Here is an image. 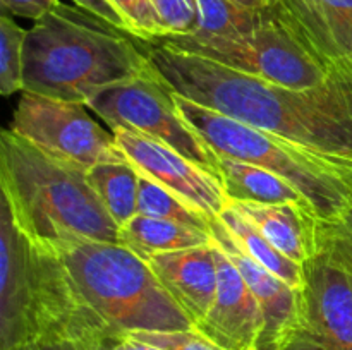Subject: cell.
<instances>
[{
    "instance_id": "obj_1",
    "label": "cell",
    "mask_w": 352,
    "mask_h": 350,
    "mask_svg": "<svg viewBox=\"0 0 352 350\" xmlns=\"http://www.w3.org/2000/svg\"><path fill=\"white\" fill-rule=\"evenodd\" d=\"M141 41L148 60L182 98L330 156L352 160V71L294 89L196 55Z\"/></svg>"
},
{
    "instance_id": "obj_2",
    "label": "cell",
    "mask_w": 352,
    "mask_h": 350,
    "mask_svg": "<svg viewBox=\"0 0 352 350\" xmlns=\"http://www.w3.org/2000/svg\"><path fill=\"white\" fill-rule=\"evenodd\" d=\"M0 189L17 229L40 249L79 242L120 244L88 170L45 153L7 129L0 137Z\"/></svg>"
},
{
    "instance_id": "obj_3",
    "label": "cell",
    "mask_w": 352,
    "mask_h": 350,
    "mask_svg": "<svg viewBox=\"0 0 352 350\" xmlns=\"http://www.w3.org/2000/svg\"><path fill=\"white\" fill-rule=\"evenodd\" d=\"M151 67L140 38L60 3L28 30L23 91L85 103Z\"/></svg>"
},
{
    "instance_id": "obj_4",
    "label": "cell",
    "mask_w": 352,
    "mask_h": 350,
    "mask_svg": "<svg viewBox=\"0 0 352 350\" xmlns=\"http://www.w3.org/2000/svg\"><path fill=\"white\" fill-rule=\"evenodd\" d=\"M109 331L81 307L60 257L34 246L0 202V350Z\"/></svg>"
},
{
    "instance_id": "obj_5",
    "label": "cell",
    "mask_w": 352,
    "mask_h": 350,
    "mask_svg": "<svg viewBox=\"0 0 352 350\" xmlns=\"http://www.w3.org/2000/svg\"><path fill=\"white\" fill-rule=\"evenodd\" d=\"M85 311L109 331H175L191 319L162 287L150 264L120 244L79 242L57 250Z\"/></svg>"
},
{
    "instance_id": "obj_6",
    "label": "cell",
    "mask_w": 352,
    "mask_h": 350,
    "mask_svg": "<svg viewBox=\"0 0 352 350\" xmlns=\"http://www.w3.org/2000/svg\"><path fill=\"white\" fill-rule=\"evenodd\" d=\"M174 98L189 126L219 156L246 161L282 177L308 199L318 218H336L352 202V160L248 126L175 91Z\"/></svg>"
},
{
    "instance_id": "obj_7",
    "label": "cell",
    "mask_w": 352,
    "mask_h": 350,
    "mask_svg": "<svg viewBox=\"0 0 352 350\" xmlns=\"http://www.w3.org/2000/svg\"><path fill=\"white\" fill-rule=\"evenodd\" d=\"M151 41L294 89L323 86L336 71L320 60L289 30L274 7L270 17L250 33L229 36L203 33L167 34Z\"/></svg>"
},
{
    "instance_id": "obj_8",
    "label": "cell",
    "mask_w": 352,
    "mask_h": 350,
    "mask_svg": "<svg viewBox=\"0 0 352 350\" xmlns=\"http://www.w3.org/2000/svg\"><path fill=\"white\" fill-rule=\"evenodd\" d=\"M86 106L110 129L124 127L150 136L220 178V156L189 126L174 98V89L151 65L129 81L100 89Z\"/></svg>"
},
{
    "instance_id": "obj_9",
    "label": "cell",
    "mask_w": 352,
    "mask_h": 350,
    "mask_svg": "<svg viewBox=\"0 0 352 350\" xmlns=\"http://www.w3.org/2000/svg\"><path fill=\"white\" fill-rule=\"evenodd\" d=\"M85 103L23 91L9 129L45 153L89 170L103 161L124 160L113 132L103 129Z\"/></svg>"
},
{
    "instance_id": "obj_10",
    "label": "cell",
    "mask_w": 352,
    "mask_h": 350,
    "mask_svg": "<svg viewBox=\"0 0 352 350\" xmlns=\"http://www.w3.org/2000/svg\"><path fill=\"white\" fill-rule=\"evenodd\" d=\"M302 266L296 318L280 350H352V275L322 253Z\"/></svg>"
},
{
    "instance_id": "obj_11",
    "label": "cell",
    "mask_w": 352,
    "mask_h": 350,
    "mask_svg": "<svg viewBox=\"0 0 352 350\" xmlns=\"http://www.w3.org/2000/svg\"><path fill=\"white\" fill-rule=\"evenodd\" d=\"M112 132L117 146L141 174L157 180L208 218H217L232 205L219 177L174 148L124 127Z\"/></svg>"
},
{
    "instance_id": "obj_12",
    "label": "cell",
    "mask_w": 352,
    "mask_h": 350,
    "mask_svg": "<svg viewBox=\"0 0 352 350\" xmlns=\"http://www.w3.org/2000/svg\"><path fill=\"white\" fill-rule=\"evenodd\" d=\"M215 253L219 270L215 301L195 328L227 350H258L263 329L260 304L236 264L217 244Z\"/></svg>"
},
{
    "instance_id": "obj_13",
    "label": "cell",
    "mask_w": 352,
    "mask_h": 350,
    "mask_svg": "<svg viewBox=\"0 0 352 350\" xmlns=\"http://www.w3.org/2000/svg\"><path fill=\"white\" fill-rule=\"evenodd\" d=\"M272 7L320 60L352 71V0H274Z\"/></svg>"
},
{
    "instance_id": "obj_14",
    "label": "cell",
    "mask_w": 352,
    "mask_h": 350,
    "mask_svg": "<svg viewBox=\"0 0 352 350\" xmlns=\"http://www.w3.org/2000/svg\"><path fill=\"white\" fill-rule=\"evenodd\" d=\"M210 233H212L213 242L236 264L260 304L261 314H263V329H261L258 350H280L294 323L296 309H298V292L289 287L277 275L256 263L239 246L232 233L220 222L219 216L210 220Z\"/></svg>"
},
{
    "instance_id": "obj_15",
    "label": "cell",
    "mask_w": 352,
    "mask_h": 350,
    "mask_svg": "<svg viewBox=\"0 0 352 350\" xmlns=\"http://www.w3.org/2000/svg\"><path fill=\"white\" fill-rule=\"evenodd\" d=\"M148 264L192 326L198 325L215 301L219 283L215 244L157 254Z\"/></svg>"
},
{
    "instance_id": "obj_16",
    "label": "cell",
    "mask_w": 352,
    "mask_h": 350,
    "mask_svg": "<svg viewBox=\"0 0 352 350\" xmlns=\"http://www.w3.org/2000/svg\"><path fill=\"white\" fill-rule=\"evenodd\" d=\"M244 216L289 259L305 264L318 254L316 242V213L296 202L284 205H256L232 202Z\"/></svg>"
},
{
    "instance_id": "obj_17",
    "label": "cell",
    "mask_w": 352,
    "mask_h": 350,
    "mask_svg": "<svg viewBox=\"0 0 352 350\" xmlns=\"http://www.w3.org/2000/svg\"><path fill=\"white\" fill-rule=\"evenodd\" d=\"M220 182L232 202H256V205L296 202L311 208L308 199L294 185L278 175L246 161L220 156Z\"/></svg>"
},
{
    "instance_id": "obj_18",
    "label": "cell",
    "mask_w": 352,
    "mask_h": 350,
    "mask_svg": "<svg viewBox=\"0 0 352 350\" xmlns=\"http://www.w3.org/2000/svg\"><path fill=\"white\" fill-rule=\"evenodd\" d=\"M120 246L127 247L143 261L157 254L212 244V233L205 230L181 225L170 220L136 215L119 230Z\"/></svg>"
},
{
    "instance_id": "obj_19",
    "label": "cell",
    "mask_w": 352,
    "mask_h": 350,
    "mask_svg": "<svg viewBox=\"0 0 352 350\" xmlns=\"http://www.w3.org/2000/svg\"><path fill=\"white\" fill-rule=\"evenodd\" d=\"M140 170L127 158L103 161L88 170V180L119 226L138 215Z\"/></svg>"
},
{
    "instance_id": "obj_20",
    "label": "cell",
    "mask_w": 352,
    "mask_h": 350,
    "mask_svg": "<svg viewBox=\"0 0 352 350\" xmlns=\"http://www.w3.org/2000/svg\"><path fill=\"white\" fill-rule=\"evenodd\" d=\"M220 222L226 225L234 235V239L239 242V246L253 257L256 263L267 268L274 275H277L280 280H284L289 287L298 290L302 283V277H305V266L296 261L289 259L285 254L275 246H272L270 240L254 226L248 216H244L239 209L234 205H230L222 215L219 216Z\"/></svg>"
},
{
    "instance_id": "obj_21",
    "label": "cell",
    "mask_w": 352,
    "mask_h": 350,
    "mask_svg": "<svg viewBox=\"0 0 352 350\" xmlns=\"http://www.w3.org/2000/svg\"><path fill=\"white\" fill-rule=\"evenodd\" d=\"M199 21L195 33L203 34H229L250 33L260 27L270 17L268 9H250L232 0H198Z\"/></svg>"
},
{
    "instance_id": "obj_22",
    "label": "cell",
    "mask_w": 352,
    "mask_h": 350,
    "mask_svg": "<svg viewBox=\"0 0 352 350\" xmlns=\"http://www.w3.org/2000/svg\"><path fill=\"white\" fill-rule=\"evenodd\" d=\"M138 215L170 220V222L205 230V232H210V220H212L144 174L140 175Z\"/></svg>"
},
{
    "instance_id": "obj_23",
    "label": "cell",
    "mask_w": 352,
    "mask_h": 350,
    "mask_svg": "<svg viewBox=\"0 0 352 350\" xmlns=\"http://www.w3.org/2000/svg\"><path fill=\"white\" fill-rule=\"evenodd\" d=\"M28 30L21 27L12 16L0 17V93L10 96L24 88V43Z\"/></svg>"
},
{
    "instance_id": "obj_24",
    "label": "cell",
    "mask_w": 352,
    "mask_h": 350,
    "mask_svg": "<svg viewBox=\"0 0 352 350\" xmlns=\"http://www.w3.org/2000/svg\"><path fill=\"white\" fill-rule=\"evenodd\" d=\"M318 253L352 275V202L332 220L316 218Z\"/></svg>"
},
{
    "instance_id": "obj_25",
    "label": "cell",
    "mask_w": 352,
    "mask_h": 350,
    "mask_svg": "<svg viewBox=\"0 0 352 350\" xmlns=\"http://www.w3.org/2000/svg\"><path fill=\"white\" fill-rule=\"evenodd\" d=\"M110 2L126 21L127 31L133 36L151 41L167 34L151 0H110Z\"/></svg>"
},
{
    "instance_id": "obj_26",
    "label": "cell",
    "mask_w": 352,
    "mask_h": 350,
    "mask_svg": "<svg viewBox=\"0 0 352 350\" xmlns=\"http://www.w3.org/2000/svg\"><path fill=\"white\" fill-rule=\"evenodd\" d=\"M127 335L162 350H227L198 331L195 326L175 331H134Z\"/></svg>"
},
{
    "instance_id": "obj_27",
    "label": "cell",
    "mask_w": 352,
    "mask_h": 350,
    "mask_svg": "<svg viewBox=\"0 0 352 350\" xmlns=\"http://www.w3.org/2000/svg\"><path fill=\"white\" fill-rule=\"evenodd\" d=\"M151 3L167 34H189L198 30V0H151Z\"/></svg>"
},
{
    "instance_id": "obj_28",
    "label": "cell",
    "mask_w": 352,
    "mask_h": 350,
    "mask_svg": "<svg viewBox=\"0 0 352 350\" xmlns=\"http://www.w3.org/2000/svg\"><path fill=\"white\" fill-rule=\"evenodd\" d=\"M88 350H162L158 347L148 345L141 340L120 333H93L81 338Z\"/></svg>"
},
{
    "instance_id": "obj_29",
    "label": "cell",
    "mask_w": 352,
    "mask_h": 350,
    "mask_svg": "<svg viewBox=\"0 0 352 350\" xmlns=\"http://www.w3.org/2000/svg\"><path fill=\"white\" fill-rule=\"evenodd\" d=\"M0 3H2V12L36 23L62 2L60 0H0Z\"/></svg>"
},
{
    "instance_id": "obj_30",
    "label": "cell",
    "mask_w": 352,
    "mask_h": 350,
    "mask_svg": "<svg viewBox=\"0 0 352 350\" xmlns=\"http://www.w3.org/2000/svg\"><path fill=\"white\" fill-rule=\"evenodd\" d=\"M72 2L76 3V7H81L82 10H88L93 16L107 21V23H110L112 26L127 31L126 21L122 19L119 10L113 7V3L110 2V0H72ZM127 33H129V31H127Z\"/></svg>"
},
{
    "instance_id": "obj_31",
    "label": "cell",
    "mask_w": 352,
    "mask_h": 350,
    "mask_svg": "<svg viewBox=\"0 0 352 350\" xmlns=\"http://www.w3.org/2000/svg\"><path fill=\"white\" fill-rule=\"evenodd\" d=\"M10 350H88L81 338L72 336H47L26 345L16 347Z\"/></svg>"
},
{
    "instance_id": "obj_32",
    "label": "cell",
    "mask_w": 352,
    "mask_h": 350,
    "mask_svg": "<svg viewBox=\"0 0 352 350\" xmlns=\"http://www.w3.org/2000/svg\"><path fill=\"white\" fill-rule=\"evenodd\" d=\"M239 5L250 7V9H268L274 5V0H232Z\"/></svg>"
}]
</instances>
